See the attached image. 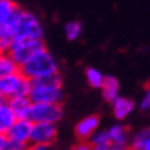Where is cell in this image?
I'll return each instance as SVG.
<instances>
[{
  "label": "cell",
  "instance_id": "obj_1",
  "mask_svg": "<svg viewBox=\"0 0 150 150\" xmlns=\"http://www.w3.org/2000/svg\"><path fill=\"white\" fill-rule=\"evenodd\" d=\"M6 33H8L13 39L17 37H29V39H43L44 29L40 19L33 13L18 8L13 19L7 25L1 26Z\"/></svg>",
  "mask_w": 150,
  "mask_h": 150
},
{
  "label": "cell",
  "instance_id": "obj_2",
  "mask_svg": "<svg viewBox=\"0 0 150 150\" xmlns=\"http://www.w3.org/2000/svg\"><path fill=\"white\" fill-rule=\"evenodd\" d=\"M28 96L32 102H46V103H62L64 100V87L62 77L58 74L44 79L30 80V88Z\"/></svg>",
  "mask_w": 150,
  "mask_h": 150
},
{
  "label": "cell",
  "instance_id": "obj_3",
  "mask_svg": "<svg viewBox=\"0 0 150 150\" xmlns=\"http://www.w3.org/2000/svg\"><path fill=\"white\" fill-rule=\"evenodd\" d=\"M19 70L29 80H37V79H44L58 74L59 65L50 51L47 48H43L37 51L35 55H32L25 64L21 65Z\"/></svg>",
  "mask_w": 150,
  "mask_h": 150
},
{
  "label": "cell",
  "instance_id": "obj_4",
  "mask_svg": "<svg viewBox=\"0 0 150 150\" xmlns=\"http://www.w3.org/2000/svg\"><path fill=\"white\" fill-rule=\"evenodd\" d=\"M43 48H46L43 39L17 37V39H13V41H11V47H10V50H8V54L21 66L32 55H35L37 51L43 50Z\"/></svg>",
  "mask_w": 150,
  "mask_h": 150
},
{
  "label": "cell",
  "instance_id": "obj_5",
  "mask_svg": "<svg viewBox=\"0 0 150 150\" xmlns=\"http://www.w3.org/2000/svg\"><path fill=\"white\" fill-rule=\"evenodd\" d=\"M29 88H30V80L21 70L0 77V94L4 99L19 95H28Z\"/></svg>",
  "mask_w": 150,
  "mask_h": 150
},
{
  "label": "cell",
  "instance_id": "obj_6",
  "mask_svg": "<svg viewBox=\"0 0 150 150\" xmlns=\"http://www.w3.org/2000/svg\"><path fill=\"white\" fill-rule=\"evenodd\" d=\"M64 117V108L61 103L32 102L29 120L32 123H54L58 124Z\"/></svg>",
  "mask_w": 150,
  "mask_h": 150
},
{
  "label": "cell",
  "instance_id": "obj_7",
  "mask_svg": "<svg viewBox=\"0 0 150 150\" xmlns=\"http://www.w3.org/2000/svg\"><path fill=\"white\" fill-rule=\"evenodd\" d=\"M58 137V128L54 123H33L29 145L52 146Z\"/></svg>",
  "mask_w": 150,
  "mask_h": 150
},
{
  "label": "cell",
  "instance_id": "obj_8",
  "mask_svg": "<svg viewBox=\"0 0 150 150\" xmlns=\"http://www.w3.org/2000/svg\"><path fill=\"white\" fill-rule=\"evenodd\" d=\"M33 123L29 118H17L15 123L11 125L8 132L6 134L8 141L19 143V145L28 146L30 141V132H32Z\"/></svg>",
  "mask_w": 150,
  "mask_h": 150
},
{
  "label": "cell",
  "instance_id": "obj_9",
  "mask_svg": "<svg viewBox=\"0 0 150 150\" xmlns=\"http://www.w3.org/2000/svg\"><path fill=\"white\" fill-rule=\"evenodd\" d=\"M100 120L96 114H90L87 117L81 118L76 127H74V134L79 141H88L92 137V134L99 128Z\"/></svg>",
  "mask_w": 150,
  "mask_h": 150
},
{
  "label": "cell",
  "instance_id": "obj_10",
  "mask_svg": "<svg viewBox=\"0 0 150 150\" xmlns=\"http://www.w3.org/2000/svg\"><path fill=\"white\" fill-rule=\"evenodd\" d=\"M109 131L110 142H112V147L113 150H124L129 146L131 138H129V131L128 128L123 124H116L108 129Z\"/></svg>",
  "mask_w": 150,
  "mask_h": 150
},
{
  "label": "cell",
  "instance_id": "obj_11",
  "mask_svg": "<svg viewBox=\"0 0 150 150\" xmlns=\"http://www.w3.org/2000/svg\"><path fill=\"white\" fill-rule=\"evenodd\" d=\"M112 109H113L114 118H117L118 121H123L127 117H129V114H132V112L135 110V102L129 98L118 95L112 102Z\"/></svg>",
  "mask_w": 150,
  "mask_h": 150
},
{
  "label": "cell",
  "instance_id": "obj_12",
  "mask_svg": "<svg viewBox=\"0 0 150 150\" xmlns=\"http://www.w3.org/2000/svg\"><path fill=\"white\" fill-rule=\"evenodd\" d=\"M10 108L13 109L14 114L17 118H28L29 117V112H30V106H32V100L28 95H19L14 96L7 99Z\"/></svg>",
  "mask_w": 150,
  "mask_h": 150
},
{
  "label": "cell",
  "instance_id": "obj_13",
  "mask_svg": "<svg viewBox=\"0 0 150 150\" xmlns=\"http://www.w3.org/2000/svg\"><path fill=\"white\" fill-rule=\"evenodd\" d=\"M102 91V96L106 102L112 103L118 95H120V81L116 76H112V74H108L105 76L103 83L99 88Z\"/></svg>",
  "mask_w": 150,
  "mask_h": 150
},
{
  "label": "cell",
  "instance_id": "obj_14",
  "mask_svg": "<svg viewBox=\"0 0 150 150\" xmlns=\"http://www.w3.org/2000/svg\"><path fill=\"white\" fill-rule=\"evenodd\" d=\"M15 120L17 117L13 109L10 108L8 102L4 100L3 103H0V134H7L11 125L15 123Z\"/></svg>",
  "mask_w": 150,
  "mask_h": 150
},
{
  "label": "cell",
  "instance_id": "obj_15",
  "mask_svg": "<svg viewBox=\"0 0 150 150\" xmlns=\"http://www.w3.org/2000/svg\"><path fill=\"white\" fill-rule=\"evenodd\" d=\"M88 141L91 143V149L94 150H110L112 147L108 129H96Z\"/></svg>",
  "mask_w": 150,
  "mask_h": 150
},
{
  "label": "cell",
  "instance_id": "obj_16",
  "mask_svg": "<svg viewBox=\"0 0 150 150\" xmlns=\"http://www.w3.org/2000/svg\"><path fill=\"white\" fill-rule=\"evenodd\" d=\"M18 8L19 7L14 3V0H0V26L7 25Z\"/></svg>",
  "mask_w": 150,
  "mask_h": 150
},
{
  "label": "cell",
  "instance_id": "obj_17",
  "mask_svg": "<svg viewBox=\"0 0 150 150\" xmlns=\"http://www.w3.org/2000/svg\"><path fill=\"white\" fill-rule=\"evenodd\" d=\"M134 150H150V132L149 128H143L141 131H138L134 137L131 138L129 142Z\"/></svg>",
  "mask_w": 150,
  "mask_h": 150
},
{
  "label": "cell",
  "instance_id": "obj_18",
  "mask_svg": "<svg viewBox=\"0 0 150 150\" xmlns=\"http://www.w3.org/2000/svg\"><path fill=\"white\" fill-rule=\"evenodd\" d=\"M19 70V65L13 59L8 52H0V77Z\"/></svg>",
  "mask_w": 150,
  "mask_h": 150
},
{
  "label": "cell",
  "instance_id": "obj_19",
  "mask_svg": "<svg viewBox=\"0 0 150 150\" xmlns=\"http://www.w3.org/2000/svg\"><path fill=\"white\" fill-rule=\"evenodd\" d=\"M105 76L100 73V70H98L96 68H87L86 69V80L88 83V86L91 88L99 90L102 83H103Z\"/></svg>",
  "mask_w": 150,
  "mask_h": 150
},
{
  "label": "cell",
  "instance_id": "obj_20",
  "mask_svg": "<svg viewBox=\"0 0 150 150\" xmlns=\"http://www.w3.org/2000/svg\"><path fill=\"white\" fill-rule=\"evenodd\" d=\"M83 33V25L79 21H69L65 25V36L69 41L77 40Z\"/></svg>",
  "mask_w": 150,
  "mask_h": 150
},
{
  "label": "cell",
  "instance_id": "obj_21",
  "mask_svg": "<svg viewBox=\"0 0 150 150\" xmlns=\"http://www.w3.org/2000/svg\"><path fill=\"white\" fill-rule=\"evenodd\" d=\"M11 41H13V37L1 29L0 30V52H8L10 47H11Z\"/></svg>",
  "mask_w": 150,
  "mask_h": 150
},
{
  "label": "cell",
  "instance_id": "obj_22",
  "mask_svg": "<svg viewBox=\"0 0 150 150\" xmlns=\"http://www.w3.org/2000/svg\"><path fill=\"white\" fill-rule=\"evenodd\" d=\"M141 110H143V112H147V110H150V86L146 88L145 91V95H143V98H142L141 100Z\"/></svg>",
  "mask_w": 150,
  "mask_h": 150
},
{
  "label": "cell",
  "instance_id": "obj_23",
  "mask_svg": "<svg viewBox=\"0 0 150 150\" xmlns=\"http://www.w3.org/2000/svg\"><path fill=\"white\" fill-rule=\"evenodd\" d=\"M76 150H90L91 149V143L90 141H79V143L74 146Z\"/></svg>",
  "mask_w": 150,
  "mask_h": 150
},
{
  "label": "cell",
  "instance_id": "obj_24",
  "mask_svg": "<svg viewBox=\"0 0 150 150\" xmlns=\"http://www.w3.org/2000/svg\"><path fill=\"white\" fill-rule=\"evenodd\" d=\"M7 143H8V138L6 134H0V150H7Z\"/></svg>",
  "mask_w": 150,
  "mask_h": 150
},
{
  "label": "cell",
  "instance_id": "obj_25",
  "mask_svg": "<svg viewBox=\"0 0 150 150\" xmlns=\"http://www.w3.org/2000/svg\"><path fill=\"white\" fill-rule=\"evenodd\" d=\"M51 146H48V145H33L32 146V149H35V150H47V149H50Z\"/></svg>",
  "mask_w": 150,
  "mask_h": 150
},
{
  "label": "cell",
  "instance_id": "obj_26",
  "mask_svg": "<svg viewBox=\"0 0 150 150\" xmlns=\"http://www.w3.org/2000/svg\"><path fill=\"white\" fill-rule=\"evenodd\" d=\"M4 98H3V95H1V94H0V103H3V102H4Z\"/></svg>",
  "mask_w": 150,
  "mask_h": 150
},
{
  "label": "cell",
  "instance_id": "obj_27",
  "mask_svg": "<svg viewBox=\"0 0 150 150\" xmlns=\"http://www.w3.org/2000/svg\"><path fill=\"white\" fill-rule=\"evenodd\" d=\"M0 30H1V28H0Z\"/></svg>",
  "mask_w": 150,
  "mask_h": 150
}]
</instances>
